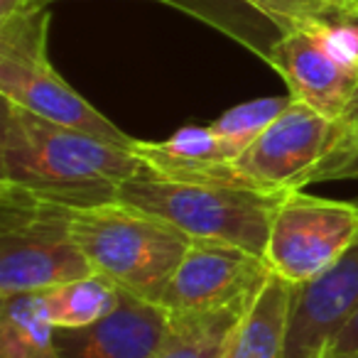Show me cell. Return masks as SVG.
I'll list each match as a JSON object with an SVG mask.
<instances>
[{"label":"cell","mask_w":358,"mask_h":358,"mask_svg":"<svg viewBox=\"0 0 358 358\" xmlns=\"http://www.w3.org/2000/svg\"><path fill=\"white\" fill-rule=\"evenodd\" d=\"M319 358H358V309L334 334V338L327 343Z\"/></svg>","instance_id":"19"},{"label":"cell","mask_w":358,"mask_h":358,"mask_svg":"<svg viewBox=\"0 0 358 358\" xmlns=\"http://www.w3.org/2000/svg\"><path fill=\"white\" fill-rule=\"evenodd\" d=\"M358 309V241L338 263L307 285H294L285 358H319Z\"/></svg>","instance_id":"11"},{"label":"cell","mask_w":358,"mask_h":358,"mask_svg":"<svg viewBox=\"0 0 358 358\" xmlns=\"http://www.w3.org/2000/svg\"><path fill=\"white\" fill-rule=\"evenodd\" d=\"M248 304L201 317H172V331L155 358H221Z\"/></svg>","instance_id":"16"},{"label":"cell","mask_w":358,"mask_h":358,"mask_svg":"<svg viewBox=\"0 0 358 358\" xmlns=\"http://www.w3.org/2000/svg\"><path fill=\"white\" fill-rule=\"evenodd\" d=\"M346 120L351 125V155L341 167L334 172L331 179H348V177H358V94L353 99L351 108L346 113Z\"/></svg>","instance_id":"20"},{"label":"cell","mask_w":358,"mask_h":358,"mask_svg":"<svg viewBox=\"0 0 358 358\" xmlns=\"http://www.w3.org/2000/svg\"><path fill=\"white\" fill-rule=\"evenodd\" d=\"M273 268L263 255L216 241H192L159 304L169 317H201L250 304Z\"/></svg>","instance_id":"9"},{"label":"cell","mask_w":358,"mask_h":358,"mask_svg":"<svg viewBox=\"0 0 358 358\" xmlns=\"http://www.w3.org/2000/svg\"><path fill=\"white\" fill-rule=\"evenodd\" d=\"M331 17H346V20L358 22V10H348V13H331Z\"/></svg>","instance_id":"23"},{"label":"cell","mask_w":358,"mask_h":358,"mask_svg":"<svg viewBox=\"0 0 358 358\" xmlns=\"http://www.w3.org/2000/svg\"><path fill=\"white\" fill-rule=\"evenodd\" d=\"M351 155V125L327 118L309 106L292 103L234 159L226 164H187L143 159L152 172L169 179L216 182L255 192L292 194L314 182H329Z\"/></svg>","instance_id":"2"},{"label":"cell","mask_w":358,"mask_h":358,"mask_svg":"<svg viewBox=\"0 0 358 358\" xmlns=\"http://www.w3.org/2000/svg\"><path fill=\"white\" fill-rule=\"evenodd\" d=\"M172 331V317L157 302L125 292L120 304L96 324L57 329L59 358H155Z\"/></svg>","instance_id":"10"},{"label":"cell","mask_w":358,"mask_h":358,"mask_svg":"<svg viewBox=\"0 0 358 358\" xmlns=\"http://www.w3.org/2000/svg\"><path fill=\"white\" fill-rule=\"evenodd\" d=\"M294 285L270 273L238 319L221 358H285Z\"/></svg>","instance_id":"12"},{"label":"cell","mask_w":358,"mask_h":358,"mask_svg":"<svg viewBox=\"0 0 358 358\" xmlns=\"http://www.w3.org/2000/svg\"><path fill=\"white\" fill-rule=\"evenodd\" d=\"M42 292L0 297V358H59Z\"/></svg>","instance_id":"14"},{"label":"cell","mask_w":358,"mask_h":358,"mask_svg":"<svg viewBox=\"0 0 358 358\" xmlns=\"http://www.w3.org/2000/svg\"><path fill=\"white\" fill-rule=\"evenodd\" d=\"M302 3L312 15H324V13L329 10V3H331V0H302Z\"/></svg>","instance_id":"22"},{"label":"cell","mask_w":358,"mask_h":358,"mask_svg":"<svg viewBox=\"0 0 358 358\" xmlns=\"http://www.w3.org/2000/svg\"><path fill=\"white\" fill-rule=\"evenodd\" d=\"M289 103H292V96H270V99L248 101V103L226 110L216 123H211V128L214 133L224 135L241 150H245Z\"/></svg>","instance_id":"17"},{"label":"cell","mask_w":358,"mask_h":358,"mask_svg":"<svg viewBox=\"0 0 358 358\" xmlns=\"http://www.w3.org/2000/svg\"><path fill=\"white\" fill-rule=\"evenodd\" d=\"M358 241V204L309 196L302 189L285 196L270 229L265 260L292 285L324 275Z\"/></svg>","instance_id":"8"},{"label":"cell","mask_w":358,"mask_h":358,"mask_svg":"<svg viewBox=\"0 0 358 358\" xmlns=\"http://www.w3.org/2000/svg\"><path fill=\"white\" fill-rule=\"evenodd\" d=\"M123 297V287L101 273H89L84 278L42 289L45 309L57 329H81L108 317Z\"/></svg>","instance_id":"15"},{"label":"cell","mask_w":358,"mask_h":358,"mask_svg":"<svg viewBox=\"0 0 358 358\" xmlns=\"http://www.w3.org/2000/svg\"><path fill=\"white\" fill-rule=\"evenodd\" d=\"M145 167L133 148L55 123L3 99L0 182L66 209H91L118 201L120 187Z\"/></svg>","instance_id":"1"},{"label":"cell","mask_w":358,"mask_h":358,"mask_svg":"<svg viewBox=\"0 0 358 358\" xmlns=\"http://www.w3.org/2000/svg\"><path fill=\"white\" fill-rule=\"evenodd\" d=\"M50 10H17L0 20V96L55 123L133 148L115 123L74 91L47 57Z\"/></svg>","instance_id":"6"},{"label":"cell","mask_w":358,"mask_h":358,"mask_svg":"<svg viewBox=\"0 0 358 358\" xmlns=\"http://www.w3.org/2000/svg\"><path fill=\"white\" fill-rule=\"evenodd\" d=\"M268 62L294 101L327 118H343L358 94V22L309 17L280 35Z\"/></svg>","instance_id":"7"},{"label":"cell","mask_w":358,"mask_h":358,"mask_svg":"<svg viewBox=\"0 0 358 358\" xmlns=\"http://www.w3.org/2000/svg\"><path fill=\"white\" fill-rule=\"evenodd\" d=\"M248 3L258 8L260 13H265L282 32L292 30V27H299L302 22H307L309 17H314L312 13L304 8L302 0H248Z\"/></svg>","instance_id":"18"},{"label":"cell","mask_w":358,"mask_h":358,"mask_svg":"<svg viewBox=\"0 0 358 358\" xmlns=\"http://www.w3.org/2000/svg\"><path fill=\"white\" fill-rule=\"evenodd\" d=\"M50 3H57V0H25L22 10H37V8H47ZM157 3L177 8L206 25L226 32L234 40L243 42L248 50L258 52L263 59H268L273 45L282 35V30L265 13L250 6L248 0H157Z\"/></svg>","instance_id":"13"},{"label":"cell","mask_w":358,"mask_h":358,"mask_svg":"<svg viewBox=\"0 0 358 358\" xmlns=\"http://www.w3.org/2000/svg\"><path fill=\"white\" fill-rule=\"evenodd\" d=\"M71 238L96 273L157 304L192 243L174 224L123 201L74 209Z\"/></svg>","instance_id":"4"},{"label":"cell","mask_w":358,"mask_h":358,"mask_svg":"<svg viewBox=\"0 0 358 358\" xmlns=\"http://www.w3.org/2000/svg\"><path fill=\"white\" fill-rule=\"evenodd\" d=\"M71 211L0 182V297L42 292L94 273L71 238Z\"/></svg>","instance_id":"5"},{"label":"cell","mask_w":358,"mask_h":358,"mask_svg":"<svg viewBox=\"0 0 358 358\" xmlns=\"http://www.w3.org/2000/svg\"><path fill=\"white\" fill-rule=\"evenodd\" d=\"M287 194L245 187L169 179L145 167L120 187L118 201L185 231L192 241H216L263 255L273 219Z\"/></svg>","instance_id":"3"},{"label":"cell","mask_w":358,"mask_h":358,"mask_svg":"<svg viewBox=\"0 0 358 358\" xmlns=\"http://www.w3.org/2000/svg\"><path fill=\"white\" fill-rule=\"evenodd\" d=\"M348 10H358V0H331L329 3V10L324 15H331V13H348Z\"/></svg>","instance_id":"21"}]
</instances>
